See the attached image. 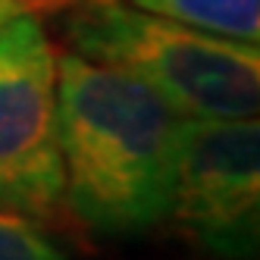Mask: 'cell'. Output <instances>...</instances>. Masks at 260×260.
Returning <instances> with one entry per match:
<instances>
[{"label": "cell", "instance_id": "6", "mask_svg": "<svg viewBox=\"0 0 260 260\" xmlns=\"http://www.w3.org/2000/svg\"><path fill=\"white\" fill-rule=\"evenodd\" d=\"M0 260H69L31 216L0 207Z\"/></svg>", "mask_w": 260, "mask_h": 260}, {"label": "cell", "instance_id": "2", "mask_svg": "<svg viewBox=\"0 0 260 260\" xmlns=\"http://www.w3.org/2000/svg\"><path fill=\"white\" fill-rule=\"evenodd\" d=\"M63 10L72 50L138 76L182 119L257 116V44L163 19L125 0H72Z\"/></svg>", "mask_w": 260, "mask_h": 260}, {"label": "cell", "instance_id": "8", "mask_svg": "<svg viewBox=\"0 0 260 260\" xmlns=\"http://www.w3.org/2000/svg\"><path fill=\"white\" fill-rule=\"evenodd\" d=\"M25 10H63L72 0H19Z\"/></svg>", "mask_w": 260, "mask_h": 260}, {"label": "cell", "instance_id": "5", "mask_svg": "<svg viewBox=\"0 0 260 260\" xmlns=\"http://www.w3.org/2000/svg\"><path fill=\"white\" fill-rule=\"evenodd\" d=\"M125 4L163 16V19L219 35V38L245 44L260 41V0H125Z\"/></svg>", "mask_w": 260, "mask_h": 260}, {"label": "cell", "instance_id": "4", "mask_svg": "<svg viewBox=\"0 0 260 260\" xmlns=\"http://www.w3.org/2000/svg\"><path fill=\"white\" fill-rule=\"evenodd\" d=\"M260 125L251 119H182L166 219L216 257L257 251Z\"/></svg>", "mask_w": 260, "mask_h": 260}, {"label": "cell", "instance_id": "1", "mask_svg": "<svg viewBox=\"0 0 260 260\" xmlns=\"http://www.w3.org/2000/svg\"><path fill=\"white\" fill-rule=\"evenodd\" d=\"M182 116L138 76L76 50L57 53L63 204L101 235L166 219Z\"/></svg>", "mask_w": 260, "mask_h": 260}, {"label": "cell", "instance_id": "7", "mask_svg": "<svg viewBox=\"0 0 260 260\" xmlns=\"http://www.w3.org/2000/svg\"><path fill=\"white\" fill-rule=\"evenodd\" d=\"M19 13H25V7L19 4V0H0V28H4L13 16H19Z\"/></svg>", "mask_w": 260, "mask_h": 260}, {"label": "cell", "instance_id": "3", "mask_svg": "<svg viewBox=\"0 0 260 260\" xmlns=\"http://www.w3.org/2000/svg\"><path fill=\"white\" fill-rule=\"evenodd\" d=\"M0 207L38 222L66 213L57 47L28 10L0 28Z\"/></svg>", "mask_w": 260, "mask_h": 260}]
</instances>
